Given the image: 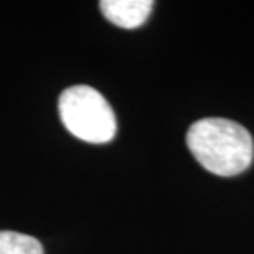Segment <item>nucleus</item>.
I'll return each mask as SVG.
<instances>
[{"instance_id": "nucleus-1", "label": "nucleus", "mask_w": 254, "mask_h": 254, "mask_svg": "<svg viewBox=\"0 0 254 254\" xmlns=\"http://www.w3.org/2000/svg\"><path fill=\"white\" fill-rule=\"evenodd\" d=\"M187 145L203 169L220 177L243 174L254 159L251 134L230 119L196 121L187 132Z\"/></svg>"}, {"instance_id": "nucleus-2", "label": "nucleus", "mask_w": 254, "mask_h": 254, "mask_svg": "<svg viewBox=\"0 0 254 254\" xmlns=\"http://www.w3.org/2000/svg\"><path fill=\"white\" fill-rule=\"evenodd\" d=\"M62 123L71 134L91 144H104L114 139L118 123L113 108L104 96L91 86H71L58 101Z\"/></svg>"}, {"instance_id": "nucleus-3", "label": "nucleus", "mask_w": 254, "mask_h": 254, "mask_svg": "<svg viewBox=\"0 0 254 254\" xmlns=\"http://www.w3.org/2000/svg\"><path fill=\"white\" fill-rule=\"evenodd\" d=\"M101 12L111 23L132 30L145 23L154 7L152 0H103Z\"/></svg>"}, {"instance_id": "nucleus-4", "label": "nucleus", "mask_w": 254, "mask_h": 254, "mask_svg": "<svg viewBox=\"0 0 254 254\" xmlns=\"http://www.w3.org/2000/svg\"><path fill=\"white\" fill-rule=\"evenodd\" d=\"M0 254H43V248L33 236L0 231Z\"/></svg>"}]
</instances>
